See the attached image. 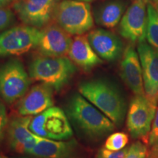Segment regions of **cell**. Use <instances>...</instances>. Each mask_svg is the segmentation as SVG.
I'll use <instances>...</instances> for the list:
<instances>
[{"label": "cell", "instance_id": "6da1fadb", "mask_svg": "<svg viewBox=\"0 0 158 158\" xmlns=\"http://www.w3.org/2000/svg\"><path fill=\"white\" fill-rule=\"evenodd\" d=\"M80 94L116 126H121L125 117L126 103L123 97L114 85L104 80L96 79L79 84Z\"/></svg>", "mask_w": 158, "mask_h": 158}, {"label": "cell", "instance_id": "7a4b0ae2", "mask_svg": "<svg viewBox=\"0 0 158 158\" xmlns=\"http://www.w3.org/2000/svg\"><path fill=\"white\" fill-rule=\"evenodd\" d=\"M67 115L75 126L90 138H100L111 133L114 124L81 94H74L67 105Z\"/></svg>", "mask_w": 158, "mask_h": 158}, {"label": "cell", "instance_id": "3957f363", "mask_svg": "<svg viewBox=\"0 0 158 158\" xmlns=\"http://www.w3.org/2000/svg\"><path fill=\"white\" fill-rule=\"evenodd\" d=\"M76 71L74 63L65 56H40L29 64L31 79L59 91L68 84Z\"/></svg>", "mask_w": 158, "mask_h": 158}, {"label": "cell", "instance_id": "277c9868", "mask_svg": "<svg viewBox=\"0 0 158 158\" xmlns=\"http://www.w3.org/2000/svg\"><path fill=\"white\" fill-rule=\"evenodd\" d=\"M53 18L70 35H84L94 26L90 4L86 2L62 0L57 3Z\"/></svg>", "mask_w": 158, "mask_h": 158}, {"label": "cell", "instance_id": "5b68a950", "mask_svg": "<svg viewBox=\"0 0 158 158\" xmlns=\"http://www.w3.org/2000/svg\"><path fill=\"white\" fill-rule=\"evenodd\" d=\"M31 78L21 61L12 59L0 67V95L12 104L28 92Z\"/></svg>", "mask_w": 158, "mask_h": 158}, {"label": "cell", "instance_id": "8992f818", "mask_svg": "<svg viewBox=\"0 0 158 158\" xmlns=\"http://www.w3.org/2000/svg\"><path fill=\"white\" fill-rule=\"evenodd\" d=\"M29 130L40 137L57 141L68 140L73 135L67 114L54 106L31 118Z\"/></svg>", "mask_w": 158, "mask_h": 158}, {"label": "cell", "instance_id": "52a82bcc", "mask_svg": "<svg viewBox=\"0 0 158 158\" xmlns=\"http://www.w3.org/2000/svg\"><path fill=\"white\" fill-rule=\"evenodd\" d=\"M40 30L27 25L17 26L0 33V57L19 56L37 48Z\"/></svg>", "mask_w": 158, "mask_h": 158}, {"label": "cell", "instance_id": "ba28073f", "mask_svg": "<svg viewBox=\"0 0 158 158\" xmlns=\"http://www.w3.org/2000/svg\"><path fill=\"white\" fill-rule=\"evenodd\" d=\"M157 105L154 104L146 95H135L130 101L128 109L127 126L133 138H148L155 118Z\"/></svg>", "mask_w": 158, "mask_h": 158}, {"label": "cell", "instance_id": "9c48e42d", "mask_svg": "<svg viewBox=\"0 0 158 158\" xmlns=\"http://www.w3.org/2000/svg\"><path fill=\"white\" fill-rule=\"evenodd\" d=\"M148 0H134L119 23L118 31L133 43L145 42L147 37Z\"/></svg>", "mask_w": 158, "mask_h": 158}, {"label": "cell", "instance_id": "30bf717a", "mask_svg": "<svg viewBox=\"0 0 158 158\" xmlns=\"http://www.w3.org/2000/svg\"><path fill=\"white\" fill-rule=\"evenodd\" d=\"M59 0H20L15 10L25 25L40 28L53 17Z\"/></svg>", "mask_w": 158, "mask_h": 158}, {"label": "cell", "instance_id": "8fae6325", "mask_svg": "<svg viewBox=\"0 0 158 158\" xmlns=\"http://www.w3.org/2000/svg\"><path fill=\"white\" fill-rule=\"evenodd\" d=\"M137 50L142 68L145 95L157 106L158 52L146 42L138 43Z\"/></svg>", "mask_w": 158, "mask_h": 158}, {"label": "cell", "instance_id": "7c38bea8", "mask_svg": "<svg viewBox=\"0 0 158 158\" xmlns=\"http://www.w3.org/2000/svg\"><path fill=\"white\" fill-rule=\"evenodd\" d=\"M73 39L58 25H51L40 30L37 48L43 56L59 57L68 54Z\"/></svg>", "mask_w": 158, "mask_h": 158}, {"label": "cell", "instance_id": "4fadbf2b", "mask_svg": "<svg viewBox=\"0 0 158 158\" xmlns=\"http://www.w3.org/2000/svg\"><path fill=\"white\" fill-rule=\"evenodd\" d=\"M54 89L43 84L32 86L22 98L18 110L21 116H37L54 106Z\"/></svg>", "mask_w": 158, "mask_h": 158}, {"label": "cell", "instance_id": "5bb4252c", "mask_svg": "<svg viewBox=\"0 0 158 158\" xmlns=\"http://www.w3.org/2000/svg\"><path fill=\"white\" fill-rule=\"evenodd\" d=\"M87 38L94 52L108 62L116 60L123 52V43L119 37L106 29L92 30Z\"/></svg>", "mask_w": 158, "mask_h": 158}, {"label": "cell", "instance_id": "9a60e30c", "mask_svg": "<svg viewBox=\"0 0 158 158\" xmlns=\"http://www.w3.org/2000/svg\"><path fill=\"white\" fill-rule=\"evenodd\" d=\"M120 70L122 78L132 92L135 95H145L141 62L133 45L123 51Z\"/></svg>", "mask_w": 158, "mask_h": 158}, {"label": "cell", "instance_id": "2e32d148", "mask_svg": "<svg viewBox=\"0 0 158 158\" xmlns=\"http://www.w3.org/2000/svg\"><path fill=\"white\" fill-rule=\"evenodd\" d=\"M28 155L40 158H78V145L73 139L57 141L37 135L36 145Z\"/></svg>", "mask_w": 158, "mask_h": 158}, {"label": "cell", "instance_id": "e0dca14e", "mask_svg": "<svg viewBox=\"0 0 158 158\" xmlns=\"http://www.w3.org/2000/svg\"><path fill=\"white\" fill-rule=\"evenodd\" d=\"M68 56L73 62L84 70H89L102 63L91 46L87 37L83 35H77L73 39Z\"/></svg>", "mask_w": 158, "mask_h": 158}, {"label": "cell", "instance_id": "ac0fdd59", "mask_svg": "<svg viewBox=\"0 0 158 158\" xmlns=\"http://www.w3.org/2000/svg\"><path fill=\"white\" fill-rule=\"evenodd\" d=\"M31 121V116H14L7 124V141L10 147L16 152L23 153L25 144L34 135L29 130Z\"/></svg>", "mask_w": 158, "mask_h": 158}, {"label": "cell", "instance_id": "d6986e66", "mask_svg": "<svg viewBox=\"0 0 158 158\" xmlns=\"http://www.w3.org/2000/svg\"><path fill=\"white\" fill-rule=\"evenodd\" d=\"M126 5L123 0H110L102 4L94 11L96 23L106 28L115 27L125 13Z\"/></svg>", "mask_w": 158, "mask_h": 158}, {"label": "cell", "instance_id": "ffe728a7", "mask_svg": "<svg viewBox=\"0 0 158 158\" xmlns=\"http://www.w3.org/2000/svg\"><path fill=\"white\" fill-rule=\"evenodd\" d=\"M147 39L148 43L158 52V11L151 3L147 5Z\"/></svg>", "mask_w": 158, "mask_h": 158}, {"label": "cell", "instance_id": "44dd1931", "mask_svg": "<svg viewBox=\"0 0 158 158\" xmlns=\"http://www.w3.org/2000/svg\"><path fill=\"white\" fill-rule=\"evenodd\" d=\"M128 136L126 133L118 132L108 136L105 143V148L111 151H119L126 147Z\"/></svg>", "mask_w": 158, "mask_h": 158}, {"label": "cell", "instance_id": "7402d4cb", "mask_svg": "<svg viewBox=\"0 0 158 158\" xmlns=\"http://www.w3.org/2000/svg\"><path fill=\"white\" fill-rule=\"evenodd\" d=\"M149 155L147 147L141 142L137 141L128 148V152L124 158H147Z\"/></svg>", "mask_w": 158, "mask_h": 158}, {"label": "cell", "instance_id": "603a6c76", "mask_svg": "<svg viewBox=\"0 0 158 158\" xmlns=\"http://www.w3.org/2000/svg\"><path fill=\"white\" fill-rule=\"evenodd\" d=\"M149 151L158 149V106L156 110V114L154 118L152 130L149 136Z\"/></svg>", "mask_w": 158, "mask_h": 158}, {"label": "cell", "instance_id": "cb8c5ba5", "mask_svg": "<svg viewBox=\"0 0 158 158\" xmlns=\"http://www.w3.org/2000/svg\"><path fill=\"white\" fill-rule=\"evenodd\" d=\"M14 19V14L11 10L7 8H0V31L10 27Z\"/></svg>", "mask_w": 158, "mask_h": 158}, {"label": "cell", "instance_id": "d4e9b609", "mask_svg": "<svg viewBox=\"0 0 158 158\" xmlns=\"http://www.w3.org/2000/svg\"><path fill=\"white\" fill-rule=\"evenodd\" d=\"M127 152L128 148H124L119 151H111L104 147L98 152L97 158H124Z\"/></svg>", "mask_w": 158, "mask_h": 158}, {"label": "cell", "instance_id": "484cf974", "mask_svg": "<svg viewBox=\"0 0 158 158\" xmlns=\"http://www.w3.org/2000/svg\"><path fill=\"white\" fill-rule=\"evenodd\" d=\"M7 116L6 112V108L4 106L3 102L0 100V144L2 141L5 132L7 130Z\"/></svg>", "mask_w": 158, "mask_h": 158}, {"label": "cell", "instance_id": "4316f807", "mask_svg": "<svg viewBox=\"0 0 158 158\" xmlns=\"http://www.w3.org/2000/svg\"><path fill=\"white\" fill-rule=\"evenodd\" d=\"M13 0H0V8H5Z\"/></svg>", "mask_w": 158, "mask_h": 158}, {"label": "cell", "instance_id": "83f0119b", "mask_svg": "<svg viewBox=\"0 0 158 158\" xmlns=\"http://www.w3.org/2000/svg\"><path fill=\"white\" fill-rule=\"evenodd\" d=\"M148 158H158V149L149 151Z\"/></svg>", "mask_w": 158, "mask_h": 158}, {"label": "cell", "instance_id": "f1b7e54d", "mask_svg": "<svg viewBox=\"0 0 158 158\" xmlns=\"http://www.w3.org/2000/svg\"><path fill=\"white\" fill-rule=\"evenodd\" d=\"M78 1H82V2H89V3L90 2L94 1V0H78Z\"/></svg>", "mask_w": 158, "mask_h": 158}, {"label": "cell", "instance_id": "f546056e", "mask_svg": "<svg viewBox=\"0 0 158 158\" xmlns=\"http://www.w3.org/2000/svg\"><path fill=\"white\" fill-rule=\"evenodd\" d=\"M0 158H3V157H2V156H0Z\"/></svg>", "mask_w": 158, "mask_h": 158}, {"label": "cell", "instance_id": "4dcf8cb0", "mask_svg": "<svg viewBox=\"0 0 158 158\" xmlns=\"http://www.w3.org/2000/svg\"><path fill=\"white\" fill-rule=\"evenodd\" d=\"M3 158H8V157H3Z\"/></svg>", "mask_w": 158, "mask_h": 158}, {"label": "cell", "instance_id": "1f68e13d", "mask_svg": "<svg viewBox=\"0 0 158 158\" xmlns=\"http://www.w3.org/2000/svg\"><path fill=\"white\" fill-rule=\"evenodd\" d=\"M21 158H29V157H21Z\"/></svg>", "mask_w": 158, "mask_h": 158}, {"label": "cell", "instance_id": "d6a6232c", "mask_svg": "<svg viewBox=\"0 0 158 158\" xmlns=\"http://www.w3.org/2000/svg\"><path fill=\"white\" fill-rule=\"evenodd\" d=\"M152 1H157V0H152Z\"/></svg>", "mask_w": 158, "mask_h": 158}]
</instances>
